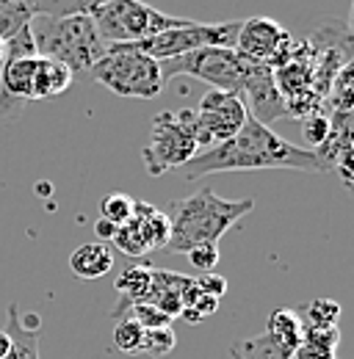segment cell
<instances>
[{"mask_svg": "<svg viewBox=\"0 0 354 359\" xmlns=\"http://www.w3.org/2000/svg\"><path fill=\"white\" fill-rule=\"evenodd\" d=\"M291 34L271 17H252L244 20L235 36V53L244 55L247 61L255 64H266L271 69L282 67L291 58Z\"/></svg>", "mask_w": 354, "mask_h": 359, "instance_id": "8fae6325", "label": "cell"}, {"mask_svg": "<svg viewBox=\"0 0 354 359\" xmlns=\"http://www.w3.org/2000/svg\"><path fill=\"white\" fill-rule=\"evenodd\" d=\"M86 78L128 100H155L166 86L161 61L131 45H108V53L88 69Z\"/></svg>", "mask_w": 354, "mask_h": 359, "instance_id": "277c9868", "label": "cell"}, {"mask_svg": "<svg viewBox=\"0 0 354 359\" xmlns=\"http://www.w3.org/2000/svg\"><path fill=\"white\" fill-rule=\"evenodd\" d=\"M94 232H97L100 241H111L114 232H117V226L111 224V222H105V219H97V222H94Z\"/></svg>", "mask_w": 354, "mask_h": 359, "instance_id": "d6a6232c", "label": "cell"}, {"mask_svg": "<svg viewBox=\"0 0 354 359\" xmlns=\"http://www.w3.org/2000/svg\"><path fill=\"white\" fill-rule=\"evenodd\" d=\"M111 243L122 252V255H128V257H147L150 255V249H147V243H144V235H141V229L136 224V219H128L125 224L117 226V232H114V238H111Z\"/></svg>", "mask_w": 354, "mask_h": 359, "instance_id": "484cf974", "label": "cell"}, {"mask_svg": "<svg viewBox=\"0 0 354 359\" xmlns=\"http://www.w3.org/2000/svg\"><path fill=\"white\" fill-rule=\"evenodd\" d=\"M194 279H197V285H199L202 293H211L216 299H221L227 293V279L219 276V273H214V271H208L205 276H194Z\"/></svg>", "mask_w": 354, "mask_h": 359, "instance_id": "1f68e13d", "label": "cell"}, {"mask_svg": "<svg viewBox=\"0 0 354 359\" xmlns=\"http://www.w3.org/2000/svg\"><path fill=\"white\" fill-rule=\"evenodd\" d=\"M199 152L197 135H194V111H161L152 116L150 141L141 149V161L150 177H161L172 169L185 166Z\"/></svg>", "mask_w": 354, "mask_h": 359, "instance_id": "8992f818", "label": "cell"}, {"mask_svg": "<svg viewBox=\"0 0 354 359\" xmlns=\"http://www.w3.org/2000/svg\"><path fill=\"white\" fill-rule=\"evenodd\" d=\"M230 357L232 359H291L294 351L280 346L277 340H271L268 334H258L249 340H238L230 346Z\"/></svg>", "mask_w": 354, "mask_h": 359, "instance_id": "44dd1931", "label": "cell"}, {"mask_svg": "<svg viewBox=\"0 0 354 359\" xmlns=\"http://www.w3.org/2000/svg\"><path fill=\"white\" fill-rule=\"evenodd\" d=\"M188 285H191V276H185V273L152 269L144 304H152V307H158L161 313H166L169 318H177L180 310H183V293H185Z\"/></svg>", "mask_w": 354, "mask_h": 359, "instance_id": "5bb4252c", "label": "cell"}, {"mask_svg": "<svg viewBox=\"0 0 354 359\" xmlns=\"http://www.w3.org/2000/svg\"><path fill=\"white\" fill-rule=\"evenodd\" d=\"M266 334L271 340H277L280 346L296 351V346L302 343V334H305V326H302V318L296 315V310H274L268 315V323H266Z\"/></svg>", "mask_w": 354, "mask_h": 359, "instance_id": "ffe728a7", "label": "cell"}, {"mask_svg": "<svg viewBox=\"0 0 354 359\" xmlns=\"http://www.w3.org/2000/svg\"><path fill=\"white\" fill-rule=\"evenodd\" d=\"M114 269V252L108 243L103 241H94V243H84L78 246L72 255H70V271L78 276V279H100L105 273H111Z\"/></svg>", "mask_w": 354, "mask_h": 359, "instance_id": "2e32d148", "label": "cell"}, {"mask_svg": "<svg viewBox=\"0 0 354 359\" xmlns=\"http://www.w3.org/2000/svg\"><path fill=\"white\" fill-rule=\"evenodd\" d=\"M252 199H221L214 188H199L185 199L169 205V243L175 255H188L194 246L219 243L221 238L252 213Z\"/></svg>", "mask_w": 354, "mask_h": 359, "instance_id": "7a4b0ae2", "label": "cell"}, {"mask_svg": "<svg viewBox=\"0 0 354 359\" xmlns=\"http://www.w3.org/2000/svg\"><path fill=\"white\" fill-rule=\"evenodd\" d=\"M249 64L252 61L238 55L232 47H202V50L169 58V61H161V72H164V81L185 75V78L208 83L211 89L230 91L241 97Z\"/></svg>", "mask_w": 354, "mask_h": 359, "instance_id": "52a82bcc", "label": "cell"}, {"mask_svg": "<svg viewBox=\"0 0 354 359\" xmlns=\"http://www.w3.org/2000/svg\"><path fill=\"white\" fill-rule=\"evenodd\" d=\"M150 276H152V266L150 263H128L122 269V273L114 282V290H117L119 302L111 310V320L125 318V313L131 310L133 304H141L144 302L147 287H150Z\"/></svg>", "mask_w": 354, "mask_h": 359, "instance_id": "9a60e30c", "label": "cell"}, {"mask_svg": "<svg viewBox=\"0 0 354 359\" xmlns=\"http://www.w3.org/2000/svg\"><path fill=\"white\" fill-rule=\"evenodd\" d=\"M247 119H249V111H247V105H244V100L238 94L211 89L199 100V108L194 111L197 144L211 149L221 141L232 138L244 128Z\"/></svg>", "mask_w": 354, "mask_h": 359, "instance_id": "30bf717a", "label": "cell"}, {"mask_svg": "<svg viewBox=\"0 0 354 359\" xmlns=\"http://www.w3.org/2000/svg\"><path fill=\"white\" fill-rule=\"evenodd\" d=\"M133 219H136V224L141 229L144 243H147L150 252L166 249V243H169V216L164 210H158L150 202H138L136 199L133 202Z\"/></svg>", "mask_w": 354, "mask_h": 359, "instance_id": "ac0fdd59", "label": "cell"}, {"mask_svg": "<svg viewBox=\"0 0 354 359\" xmlns=\"http://www.w3.org/2000/svg\"><path fill=\"white\" fill-rule=\"evenodd\" d=\"M31 36L37 55L64 64L72 75H84L108 53L91 14H70V17H34Z\"/></svg>", "mask_w": 354, "mask_h": 359, "instance_id": "3957f363", "label": "cell"}, {"mask_svg": "<svg viewBox=\"0 0 354 359\" xmlns=\"http://www.w3.org/2000/svg\"><path fill=\"white\" fill-rule=\"evenodd\" d=\"M8 332V351L3 359H42L39 357V343H42V323H39V315H28L25 320L20 318L17 304L11 302L8 310H6V326Z\"/></svg>", "mask_w": 354, "mask_h": 359, "instance_id": "4fadbf2b", "label": "cell"}, {"mask_svg": "<svg viewBox=\"0 0 354 359\" xmlns=\"http://www.w3.org/2000/svg\"><path fill=\"white\" fill-rule=\"evenodd\" d=\"M141 346H144V326L133 320L131 315L119 318L114 326V348L133 357V354H141Z\"/></svg>", "mask_w": 354, "mask_h": 359, "instance_id": "d4e9b609", "label": "cell"}, {"mask_svg": "<svg viewBox=\"0 0 354 359\" xmlns=\"http://www.w3.org/2000/svg\"><path fill=\"white\" fill-rule=\"evenodd\" d=\"M219 260H221L219 243H202V246H194V249L188 252V263H191L194 269H199L202 273L216 269Z\"/></svg>", "mask_w": 354, "mask_h": 359, "instance_id": "4dcf8cb0", "label": "cell"}, {"mask_svg": "<svg viewBox=\"0 0 354 359\" xmlns=\"http://www.w3.org/2000/svg\"><path fill=\"white\" fill-rule=\"evenodd\" d=\"M329 130H332V122H329V116H324L321 111H318V114H308V116L302 119V135H305V141H308L313 149H318V147L329 138Z\"/></svg>", "mask_w": 354, "mask_h": 359, "instance_id": "f1b7e54d", "label": "cell"}, {"mask_svg": "<svg viewBox=\"0 0 354 359\" xmlns=\"http://www.w3.org/2000/svg\"><path fill=\"white\" fill-rule=\"evenodd\" d=\"M34 20L28 0H0V39L8 42L14 34L28 28Z\"/></svg>", "mask_w": 354, "mask_h": 359, "instance_id": "7402d4cb", "label": "cell"}, {"mask_svg": "<svg viewBox=\"0 0 354 359\" xmlns=\"http://www.w3.org/2000/svg\"><path fill=\"white\" fill-rule=\"evenodd\" d=\"M261 169H288V172H308V175L329 172L313 149L291 144L288 138L274 133L268 125L249 116L232 138L205 152H197L185 163V180L224 175V172H261Z\"/></svg>", "mask_w": 354, "mask_h": 359, "instance_id": "6da1fadb", "label": "cell"}, {"mask_svg": "<svg viewBox=\"0 0 354 359\" xmlns=\"http://www.w3.org/2000/svg\"><path fill=\"white\" fill-rule=\"evenodd\" d=\"M125 315H131L133 320H138L144 329H164V326H172V320L175 318H169L166 313H161L158 307H152V304H133L131 310Z\"/></svg>", "mask_w": 354, "mask_h": 359, "instance_id": "f546056e", "label": "cell"}, {"mask_svg": "<svg viewBox=\"0 0 354 359\" xmlns=\"http://www.w3.org/2000/svg\"><path fill=\"white\" fill-rule=\"evenodd\" d=\"M91 20L105 45H136L161 31L180 28L188 20L169 17L144 0H111L91 11Z\"/></svg>", "mask_w": 354, "mask_h": 359, "instance_id": "5b68a950", "label": "cell"}, {"mask_svg": "<svg viewBox=\"0 0 354 359\" xmlns=\"http://www.w3.org/2000/svg\"><path fill=\"white\" fill-rule=\"evenodd\" d=\"M341 343L338 326L329 329H305L302 343L296 346L291 359H335V348Z\"/></svg>", "mask_w": 354, "mask_h": 359, "instance_id": "d6986e66", "label": "cell"}, {"mask_svg": "<svg viewBox=\"0 0 354 359\" xmlns=\"http://www.w3.org/2000/svg\"><path fill=\"white\" fill-rule=\"evenodd\" d=\"M296 315L302 318L305 329H329V326H338L341 304L332 299H313L308 304H302Z\"/></svg>", "mask_w": 354, "mask_h": 359, "instance_id": "cb8c5ba5", "label": "cell"}, {"mask_svg": "<svg viewBox=\"0 0 354 359\" xmlns=\"http://www.w3.org/2000/svg\"><path fill=\"white\" fill-rule=\"evenodd\" d=\"M72 81H75V75H72L64 64H58V61H53V58L37 55L34 100H53V97H58V94H64V91L70 89Z\"/></svg>", "mask_w": 354, "mask_h": 359, "instance_id": "e0dca14e", "label": "cell"}, {"mask_svg": "<svg viewBox=\"0 0 354 359\" xmlns=\"http://www.w3.org/2000/svg\"><path fill=\"white\" fill-rule=\"evenodd\" d=\"M238 28H241L238 20H232V22H194V20H188L180 28L161 31V34L141 39L131 47L155 58V61H169V58L202 50V47H232L235 50Z\"/></svg>", "mask_w": 354, "mask_h": 359, "instance_id": "9c48e42d", "label": "cell"}, {"mask_svg": "<svg viewBox=\"0 0 354 359\" xmlns=\"http://www.w3.org/2000/svg\"><path fill=\"white\" fill-rule=\"evenodd\" d=\"M175 343H177V337H175V332H172V326H164V329H144L141 354L161 359L175 351Z\"/></svg>", "mask_w": 354, "mask_h": 359, "instance_id": "83f0119b", "label": "cell"}, {"mask_svg": "<svg viewBox=\"0 0 354 359\" xmlns=\"http://www.w3.org/2000/svg\"><path fill=\"white\" fill-rule=\"evenodd\" d=\"M34 17H70V14H91L94 8L111 0H28Z\"/></svg>", "mask_w": 354, "mask_h": 359, "instance_id": "603a6c76", "label": "cell"}, {"mask_svg": "<svg viewBox=\"0 0 354 359\" xmlns=\"http://www.w3.org/2000/svg\"><path fill=\"white\" fill-rule=\"evenodd\" d=\"M37 47L31 25L14 34L0 58V122H14L28 102H34Z\"/></svg>", "mask_w": 354, "mask_h": 359, "instance_id": "ba28073f", "label": "cell"}, {"mask_svg": "<svg viewBox=\"0 0 354 359\" xmlns=\"http://www.w3.org/2000/svg\"><path fill=\"white\" fill-rule=\"evenodd\" d=\"M133 202L136 199L128 196V194H108V196H103V202H100V219L111 222L114 226L125 224L133 216Z\"/></svg>", "mask_w": 354, "mask_h": 359, "instance_id": "4316f807", "label": "cell"}, {"mask_svg": "<svg viewBox=\"0 0 354 359\" xmlns=\"http://www.w3.org/2000/svg\"><path fill=\"white\" fill-rule=\"evenodd\" d=\"M241 100H244L249 116L263 122V125L280 119V116H288V105H285L282 94L277 89V83H274V69L266 67V64H255V61L249 64Z\"/></svg>", "mask_w": 354, "mask_h": 359, "instance_id": "7c38bea8", "label": "cell"}, {"mask_svg": "<svg viewBox=\"0 0 354 359\" xmlns=\"http://www.w3.org/2000/svg\"><path fill=\"white\" fill-rule=\"evenodd\" d=\"M8 346H11V340H8V332H6V329H0V359L6 357Z\"/></svg>", "mask_w": 354, "mask_h": 359, "instance_id": "836d02e7", "label": "cell"}]
</instances>
